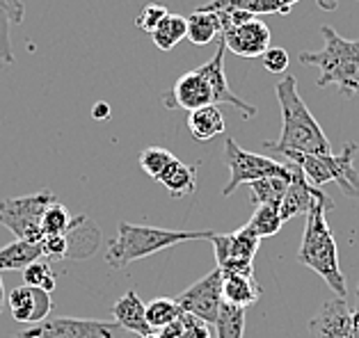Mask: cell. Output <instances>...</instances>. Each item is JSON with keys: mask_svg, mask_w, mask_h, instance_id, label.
Wrapping results in <instances>:
<instances>
[{"mask_svg": "<svg viewBox=\"0 0 359 338\" xmlns=\"http://www.w3.org/2000/svg\"><path fill=\"white\" fill-rule=\"evenodd\" d=\"M279 108H282V133L277 142H264L266 149L284 153V151H297V153H316L327 155L332 153V142L323 133L316 117L306 108V103L297 90V78L284 76L275 87Z\"/></svg>", "mask_w": 359, "mask_h": 338, "instance_id": "1", "label": "cell"}, {"mask_svg": "<svg viewBox=\"0 0 359 338\" xmlns=\"http://www.w3.org/2000/svg\"><path fill=\"white\" fill-rule=\"evenodd\" d=\"M334 208L327 204L316 202L306 211V224H304V238L300 251H297V261L302 265L311 267L320 279L334 293V297H348V283L346 274L339 267V249L337 240L332 236V229L327 224L325 215Z\"/></svg>", "mask_w": 359, "mask_h": 338, "instance_id": "2", "label": "cell"}, {"mask_svg": "<svg viewBox=\"0 0 359 338\" xmlns=\"http://www.w3.org/2000/svg\"><path fill=\"white\" fill-rule=\"evenodd\" d=\"M213 231H174L161 227H147V224L119 222L117 238L108 245L106 263L115 270H121L135 261L158 254V251L190 240H211Z\"/></svg>", "mask_w": 359, "mask_h": 338, "instance_id": "3", "label": "cell"}, {"mask_svg": "<svg viewBox=\"0 0 359 338\" xmlns=\"http://www.w3.org/2000/svg\"><path fill=\"white\" fill-rule=\"evenodd\" d=\"M325 46L320 50L300 53V62L318 66V87L337 85L346 99L359 97V39H346L337 30L320 28Z\"/></svg>", "mask_w": 359, "mask_h": 338, "instance_id": "4", "label": "cell"}, {"mask_svg": "<svg viewBox=\"0 0 359 338\" xmlns=\"http://www.w3.org/2000/svg\"><path fill=\"white\" fill-rule=\"evenodd\" d=\"M359 146L355 142H346V146L339 153L316 155V153H297L284 151L286 160L295 162L304 171L311 185L323 188L330 181H337L341 192L348 199H359V169L355 167V155Z\"/></svg>", "mask_w": 359, "mask_h": 338, "instance_id": "5", "label": "cell"}, {"mask_svg": "<svg viewBox=\"0 0 359 338\" xmlns=\"http://www.w3.org/2000/svg\"><path fill=\"white\" fill-rule=\"evenodd\" d=\"M215 14L222 23L220 39L233 55L254 59L270 48V28L254 14L243 10H222Z\"/></svg>", "mask_w": 359, "mask_h": 338, "instance_id": "6", "label": "cell"}, {"mask_svg": "<svg viewBox=\"0 0 359 338\" xmlns=\"http://www.w3.org/2000/svg\"><path fill=\"white\" fill-rule=\"evenodd\" d=\"M55 202L57 199L50 190L5 199V202H0V224L5 229H10L16 236V240L39 242L43 238L41 218L46 213V208Z\"/></svg>", "mask_w": 359, "mask_h": 338, "instance_id": "7", "label": "cell"}, {"mask_svg": "<svg viewBox=\"0 0 359 338\" xmlns=\"http://www.w3.org/2000/svg\"><path fill=\"white\" fill-rule=\"evenodd\" d=\"M224 164L229 167V183L224 185L222 195H233L241 185H248L252 181L266 178V176H291L286 162H277L268 155H259L252 151H245L233 137H224Z\"/></svg>", "mask_w": 359, "mask_h": 338, "instance_id": "8", "label": "cell"}, {"mask_svg": "<svg viewBox=\"0 0 359 338\" xmlns=\"http://www.w3.org/2000/svg\"><path fill=\"white\" fill-rule=\"evenodd\" d=\"M119 325L106 320L83 318H46L30 325L12 338H119Z\"/></svg>", "mask_w": 359, "mask_h": 338, "instance_id": "9", "label": "cell"}, {"mask_svg": "<svg viewBox=\"0 0 359 338\" xmlns=\"http://www.w3.org/2000/svg\"><path fill=\"white\" fill-rule=\"evenodd\" d=\"M177 304L181 307L183 314H192L199 320H204L206 325H213L217 318V311L222 307V270L215 267L213 272L201 276L199 281L188 286L186 290L179 293Z\"/></svg>", "mask_w": 359, "mask_h": 338, "instance_id": "10", "label": "cell"}, {"mask_svg": "<svg viewBox=\"0 0 359 338\" xmlns=\"http://www.w3.org/2000/svg\"><path fill=\"white\" fill-rule=\"evenodd\" d=\"M288 169H291V181H288V188H286V195L282 199V204H279V213H282V220L288 222L297 218V215H306V211L316 204V202H323L327 204L330 208H334V202L325 195V190L323 188H316L309 183V178L304 176V171L297 167L295 162L288 160Z\"/></svg>", "mask_w": 359, "mask_h": 338, "instance_id": "11", "label": "cell"}, {"mask_svg": "<svg viewBox=\"0 0 359 338\" xmlns=\"http://www.w3.org/2000/svg\"><path fill=\"white\" fill-rule=\"evenodd\" d=\"M163 103L168 108H181L186 112L199 110L204 106H215L211 85L201 76L199 69L183 73L179 80L174 83V87L163 97Z\"/></svg>", "mask_w": 359, "mask_h": 338, "instance_id": "12", "label": "cell"}, {"mask_svg": "<svg viewBox=\"0 0 359 338\" xmlns=\"http://www.w3.org/2000/svg\"><path fill=\"white\" fill-rule=\"evenodd\" d=\"M224 53H226V46L224 41L220 39V44H217V50L213 59H208L206 64L199 66L201 76L206 78L208 85H211V92H213V103L215 106H233L243 112V117H254L257 115V108L250 106V103H245L241 97H236L229 87V80H226V71H224Z\"/></svg>", "mask_w": 359, "mask_h": 338, "instance_id": "13", "label": "cell"}, {"mask_svg": "<svg viewBox=\"0 0 359 338\" xmlns=\"http://www.w3.org/2000/svg\"><path fill=\"white\" fill-rule=\"evenodd\" d=\"M7 304H10L12 318L16 320V323L37 325L50 316L53 300H50V293L41 290V288H32V286L23 283V286H16V288L10 293Z\"/></svg>", "mask_w": 359, "mask_h": 338, "instance_id": "14", "label": "cell"}, {"mask_svg": "<svg viewBox=\"0 0 359 338\" xmlns=\"http://www.w3.org/2000/svg\"><path fill=\"white\" fill-rule=\"evenodd\" d=\"M309 332L313 338H353V318L346 297L325 302L320 311L311 318Z\"/></svg>", "mask_w": 359, "mask_h": 338, "instance_id": "15", "label": "cell"}, {"mask_svg": "<svg viewBox=\"0 0 359 338\" xmlns=\"http://www.w3.org/2000/svg\"><path fill=\"white\" fill-rule=\"evenodd\" d=\"M213 249H215V261L217 265H222L231 258H245V261H254L257 256L261 238L254 233L248 224L243 229L226 233V236H220V233H213L211 236Z\"/></svg>", "mask_w": 359, "mask_h": 338, "instance_id": "16", "label": "cell"}, {"mask_svg": "<svg viewBox=\"0 0 359 338\" xmlns=\"http://www.w3.org/2000/svg\"><path fill=\"white\" fill-rule=\"evenodd\" d=\"M147 304L137 297L135 290H126L124 297H119L112 307V316H115V323L121 329H128L133 334H151L154 329L149 327L147 316H144Z\"/></svg>", "mask_w": 359, "mask_h": 338, "instance_id": "17", "label": "cell"}, {"mask_svg": "<svg viewBox=\"0 0 359 338\" xmlns=\"http://www.w3.org/2000/svg\"><path fill=\"white\" fill-rule=\"evenodd\" d=\"M261 297V286L254 276L222 272V300L226 304L248 309Z\"/></svg>", "mask_w": 359, "mask_h": 338, "instance_id": "18", "label": "cell"}, {"mask_svg": "<svg viewBox=\"0 0 359 338\" xmlns=\"http://www.w3.org/2000/svg\"><path fill=\"white\" fill-rule=\"evenodd\" d=\"M188 128L195 140L208 142L226 131V121L217 106H204L188 112Z\"/></svg>", "mask_w": 359, "mask_h": 338, "instance_id": "19", "label": "cell"}, {"mask_svg": "<svg viewBox=\"0 0 359 338\" xmlns=\"http://www.w3.org/2000/svg\"><path fill=\"white\" fill-rule=\"evenodd\" d=\"M23 19H25V7L21 0H0V62L3 64L14 62L10 25H21Z\"/></svg>", "mask_w": 359, "mask_h": 338, "instance_id": "20", "label": "cell"}, {"mask_svg": "<svg viewBox=\"0 0 359 338\" xmlns=\"http://www.w3.org/2000/svg\"><path fill=\"white\" fill-rule=\"evenodd\" d=\"M158 183L168 190L170 197H188L197 190V167L186 164L181 160H174L168 169L163 171Z\"/></svg>", "mask_w": 359, "mask_h": 338, "instance_id": "21", "label": "cell"}, {"mask_svg": "<svg viewBox=\"0 0 359 338\" xmlns=\"http://www.w3.org/2000/svg\"><path fill=\"white\" fill-rule=\"evenodd\" d=\"M43 258L41 242H28V240H14L10 245L0 249V272L3 270H23L32 261Z\"/></svg>", "mask_w": 359, "mask_h": 338, "instance_id": "22", "label": "cell"}, {"mask_svg": "<svg viewBox=\"0 0 359 338\" xmlns=\"http://www.w3.org/2000/svg\"><path fill=\"white\" fill-rule=\"evenodd\" d=\"M222 34L220 16L208 10H197L188 16V39L195 46H208Z\"/></svg>", "mask_w": 359, "mask_h": 338, "instance_id": "23", "label": "cell"}, {"mask_svg": "<svg viewBox=\"0 0 359 338\" xmlns=\"http://www.w3.org/2000/svg\"><path fill=\"white\" fill-rule=\"evenodd\" d=\"M288 181L291 176H266L259 181H252L248 183L250 195H252V204L254 206H279L286 195Z\"/></svg>", "mask_w": 359, "mask_h": 338, "instance_id": "24", "label": "cell"}, {"mask_svg": "<svg viewBox=\"0 0 359 338\" xmlns=\"http://www.w3.org/2000/svg\"><path fill=\"white\" fill-rule=\"evenodd\" d=\"M188 37V19L179 14H168L165 19L156 25V30L151 32L154 44L161 50H172L174 46H179L181 39Z\"/></svg>", "mask_w": 359, "mask_h": 338, "instance_id": "25", "label": "cell"}, {"mask_svg": "<svg viewBox=\"0 0 359 338\" xmlns=\"http://www.w3.org/2000/svg\"><path fill=\"white\" fill-rule=\"evenodd\" d=\"M245 323H248V309L233 307L222 302L215 318V338H243Z\"/></svg>", "mask_w": 359, "mask_h": 338, "instance_id": "26", "label": "cell"}, {"mask_svg": "<svg viewBox=\"0 0 359 338\" xmlns=\"http://www.w3.org/2000/svg\"><path fill=\"white\" fill-rule=\"evenodd\" d=\"M201 10L222 12V10H243L250 14H284L277 0H211Z\"/></svg>", "mask_w": 359, "mask_h": 338, "instance_id": "27", "label": "cell"}, {"mask_svg": "<svg viewBox=\"0 0 359 338\" xmlns=\"http://www.w3.org/2000/svg\"><path fill=\"white\" fill-rule=\"evenodd\" d=\"M181 314H183L181 307L177 304V300H172V297H156L154 302H149L147 309H144L147 323L154 332L165 327V325L177 323V320L181 318Z\"/></svg>", "mask_w": 359, "mask_h": 338, "instance_id": "28", "label": "cell"}, {"mask_svg": "<svg viewBox=\"0 0 359 338\" xmlns=\"http://www.w3.org/2000/svg\"><path fill=\"white\" fill-rule=\"evenodd\" d=\"M248 227L257 233V236L264 240L275 236V233L284 227L282 213H279V206H257V211L250 218Z\"/></svg>", "mask_w": 359, "mask_h": 338, "instance_id": "29", "label": "cell"}, {"mask_svg": "<svg viewBox=\"0 0 359 338\" xmlns=\"http://www.w3.org/2000/svg\"><path fill=\"white\" fill-rule=\"evenodd\" d=\"M23 283L25 286H32V288H41L46 293H53L55 286H57V274L53 272V267H50L48 261H43V258H37V261H32L28 267H23Z\"/></svg>", "mask_w": 359, "mask_h": 338, "instance_id": "30", "label": "cell"}, {"mask_svg": "<svg viewBox=\"0 0 359 338\" xmlns=\"http://www.w3.org/2000/svg\"><path fill=\"white\" fill-rule=\"evenodd\" d=\"M177 160L168 149H161V146H149L142 153H140V167L147 176H151L158 181L163 176V171L170 167V164Z\"/></svg>", "mask_w": 359, "mask_h": 338, "instance_id": "31", "label": "cell"}, {"mask_svg": "<svg viewBox=\"0 0 359 338\" xmlns=\"http://www.w3.org/2000/svg\"><path fill=\"white\" fill-rule=\"evenodd\" d=\"M72 224H74V218H72V213L67 211V206L55 202L46 208V213H43L41 231H43V236H60V233H67L72 229Z\"/></svg>", "mask_w": 359, "mask_h": 338, "instance_id": "32", "label": "cell"}, {"mask_svg": "<svg viewBox=\"0 0 359 338\" xmlns=\"http://www.w3.org/2000/svg\"><path fill=\"white\" fill-rule=\"evenodd\" d=\"M168 7L161 5V3H149L142 7V12H140L135 16V25L140 30H144V32H154L156 30V25H158L165 16H168Z\"/></svg>", "mask_w": 359, "mask_h": 338, "instance_id": "33", "label": "cell"}, {"mask_svg": "<svg viewBox=\"0 0 359 338\" xmlns=\"http://www.w3.org/2000/svg\"><path fill=\"white\" fill-rule=\"evenodd\" d=\"M183 338H211V325H206L204 320H199L192 314H181L179 318Z\"/></svg>", "mask_w": 359, "mask_h": 338, "instance_id": "34", "label": "cell"}, {"mask_svg": "<svg viewBox=\"0 0 359 338\" xmlns=\"http://www.w3.org/2000/svg\"><path fill=\"white\" fill-rule=\"evenodd\" d=\"M261 59H264V66L266 71L270 73H284L288 69V50L286 48H268L264 55H261Z\"/></svg>", "mask_w": 359, "mask_h": 338, "instance_id": "35", "label": "cell"}, {"mask_svg": "<svg viewBox=\"0 0 359 338\" xmlns=\"http://www.w3.org/2000/svg\"><path fill=\"white\" fill-rule=\"evenodd\" d=\"M154 334H156V338H183V329H181V323L177 320V323L156 329Z\"/></svg>", "mask_w": 359, "mask_h": 338, "instance_id": "36", "label": "cell"}, {"mask_svg": "<svg viewBox=\"0 0 359 338\" xmlns=\"http://www.w3.org/2000/svg\"><path fill=\"white\" fill-rule=\"evenodd\" d=\"M350 318H353V338H359V281L355 288V304L350 307Z\"/></svg>", "mask_w": 359, "mask_h": 338, "instance_id": "37", "label": "cell"}, {"mask_svg": "<svg viewBox=\"0 0 359 338\" xmlns=\"http://www.w3.org/2000/svg\"><path fill=\"white\" fill-rule=\"evenodd\" d=\"M92 117L94 119H108L110 117V106L108 103H96L92 108Z\"/></svg>", "mask_w": 359, "mask_h": 338, "instance_id": "38", "label": "cell"}, {"mask_svg": "<svg viewBox=\"0 0 359 338\" xmlns=\"http://www.w3.org/2000/svg\"><path fill=\"white\" fill-rule=\"evenodd\" d=\"M341 0H316V5L320 7L323 12H334L337 7H339Z\"/></svg>", "mask_w": 359, "mask_h": 338, "instance_id": "39", "label": "cell"}, {"mask_svg": "<svg viewBox=\"0 0 359 338\" xmlns=\"http://www.w3.org/2000/svg\"><path fill=\"white\" fill-rule=\"evenodd\" d=\"M277 3H279V7H282V12L288 14V12H291V7L297 3V0H277Z\"/></svg>", "mask_w": 359, "mask_h": 338, "instance_id": "40", "label": "cell"}, {"mask_svg": "<svg viewBox=\"0 0 359 338\" xmlns=\"http://www.w3.org/2000/svg\"><path fill=\"white\" fill-rule=\"evenodd\" d=\"M3 307H5V288H3V279H0V314H3Z\"/></svg>", "mask_w": 359, "mask_h": 338, "instance_id": "41", "label": "cell"}, {"mask_svg": "<svg viewBox=\"0 0 359 338\" xmlns=\"http://www.w3.org/2000/svg\"><path fill=\"white\" fill-rule=\"evenodd\" d=\"M137 338H156V334L151 332V334H140Z\"/></svg>", "mask_w": 359, "mask_h": 338, "instance_id": "42", "label": "cell"}]
</instances>
